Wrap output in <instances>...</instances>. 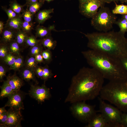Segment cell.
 I'll list each match as a JSON object with an SVG mask.
<instances>
[{"label": "cell", "mask_w": 127, "mask_h": 127, "mask_svg": "<svg viewBox=\"0 0 127 127\" xmlns=\"http://www.w3.org/2000/svg\"><path fill=\"white\" fill-rule=\"evenodd\" d=\"M104 79L94 68L83 67L72 77L65 103L94 99L99 95Z\"/></svg>", "instance_id": "cell-1"}, {"label": "cell", "mask_w": 127, "mask_h": 127, "mask_svg": "<svg viewBox=\"0 0 127 127\" xmlns=\"http://www.w3.org/2000/svg\"><path fill=\"white\" fill-rule=\"evenodd\" d=\"M83 33L88 40L87 47L120 59L127 57V38L119 31Z\"/></svg>", "instance_id": "cell-2"}, {"label": "cell", "mask_w": 127, "mask_h": 127, "mask_svg": "<svg viewBox=\"0 0 127 127\" xmlns=\"http://www.w3.org/2000/svg\"><path fill=\"white\" fill-rule=\"evenodd\" d=\"M82 54L88 64L109 81L127 80V71L120 60L91 49Z\"/></svg>", "instance_id": "cell-3"}, {"label": "cell", "mask_w": 127, "mask_h": 127, "mask_svg": "<svg viewBox=\"0 0 127 127\" xmlns=\"http://www.w3.org/2000/svg\"><path fill=\"white\" fill-rule=\"evenodd\" d=\"M99 95L102 99L127 112V80L110 81L103 86Z\"/></svg>", "instance_id": "cell-4"}, {"label": "cell", "mask_w": 127, "mask_h": 127, "mask_svg": "<svg viewBox=\"0 0 127 127\" xmlns=\"http://www.w3.org/2000/svg\"><path fill=\"white\" fill-rule=\"evenodd\" d=\"M117 17L111 12L109 8L104 5L92 18L91 24L97 30L106 32L111 30L116 21Z\"/></svg>", "instance_id": "cell-5"}, {"label": "cell", "mask_w": 127, "mask_h": 127, "mask_svg": "<svg viewBox=\"0 0 127 127\" xmlns=\"http://www.w3.org/2000/svg\"><path fill=\"white\" fill-rule=\"evenodd\" d=\"M70 110L73 115L83 123H88L97 114L95 105H91L85 101L77 102L72 103Z\"/></svg>", "instance_id": "cell-6"}, {"label": "cell", "mask_w": 127, "mask_h": 127, "mask_svg": "<svg viewBox=\"0 0 127 127\" xmlns=\"http://www.w3.org/2000/svg\"><path fill=\"white\" fill-rule=\"evenodd\" d=\"M98 99L99 109L98 112L102 114L110 127H120L122 111L117 107L106 103L100 97Z\"/></svg>", "instance_id": "cell-7"}, {"label": "cell", "mask_w": 127, "mask_h": 127, "mask_svg": "<svg viewBox=\"0 0 127 127\" xmlns=\"http://www.w3.org/2000/svg\"><path fill=\"white\" fill-rule=\"evenodd\" d=\"M101 0H90L80 4L79 12L88 18H92L97 13L98 8L104 5Z\"/></svg>", "instance_id": "cell-8"}, {"label": "cell", "mask_w": 127, "mask_h": 127, "mask_svg": "<svg viewBox=\"0 0 127 127\" xmlns=\"http://www.w3.org/2000/svg\"><path fill=\"white\" fill-rule=\"evenodd\" d=\"M29 94L38 102L42 103L51 97L50 89L44 84L41 86L31 85Z\"/></svg>", "instance_id": "cell-9"}, {"label": "cell", "mask_w": 127, "mask_h": 127, "mask_svg": "<svg viewBox=\"0 0 127 127\" xmlns=\"http://www.w3.org/2000/svg\"><path fill=\"white\" fill-rule=\"evenodd\" d=\"M20 110L10 108L7 111L8 117L4 127H21V122L22 117Z\"/></svg>", "instance_id": "cell-10"}, {"label": "cell", "mask_w": 127, "mask_h": 127, "mask_svg": "<svg viewBox=\"0 0 127 127\" xmlns=\"http://www.w3.org/2000/svg\"><path fill=\"white\" fill-rule=\"evenodd\" d=\"M20 90L16 91L8 97V101L4 107L21 110L24 109L23 95Z\"/></svg>", "instance_id": "cell-11"}, {"label": "cell", "mask_w": 127, "mask_h": 127, "mask_svg": "<svg viewBox=\"0 0 127 127\" xmlns=\"http://www.w3.org/2000/svg\"><path fill=\"white\" fill-rule=\"evenodd\" d=\"M17 31L4 26L1 34V44L8 45L14 40Z\"/></svg>", "instance_id": "cell-12"}, {"label": "cell", "mask_w": 127, "mask_h": 127, "mask_svg": "<svg viewBox=\"0 0 127 127\" xmlns=\"http://www.w3.org/2000/svg\"><path fill=\"white\" fill-rule=\"evenodd\" d=\"M86 127H110L101 113L96 114L87 123Z\"/></svg>", "instance_id": "cell-13"}, {"label": "cell", "mask_w": 127, "mask_h": 127, "mask_svg": "<svg viewBox=\"0 0 127 127\" xmlns=\"http://www.w3.org/2000/svg\"><path fill=\"white\" fill-rule=\"evenodd\" d=\"M35 30L36 37L41 38L51 36V31L55 30V27L53 25L47 27L39 24L36 27Z\"/></svg>", "instance_id": "cell-14"}, {"label": "cell", "mask_w": 127, "mask_h": 127, "mask_svg": "<svg viewBox=\"0 0 127 127\" xmlns=\"http://www.w3.org/2000/svg\"><path fill=\"white\" fill-rule=\"evenodd\" d=\"M53 8L45 9L38 12L36 16L37 22L39 24H43L52 17L50 14L54 12Z\"/></svg>", "instance_id": "cell-15"}, {"label": "cell", "mask_w": 127, "mask_h": 127, "mask_svg": "<svg viewBox=\"0 0 127 127\" xmlns=\"http://www.w3.org/2000/svg\"><path fill=\"white\" fill-rule=\"evenodd\" d=\"M6 81L12 89L16 91L20 90L23 84L22 80L15 75L8 76L7 78Z\"/></svg>", "instance_id": "cell-16"}, {"label": "cell", "mask_w": 127, "mask_h": 127, "mask_svg": "<svg viewBox=\"0 0 127 127\" xmlns=\"http://www.w3.org/2000/svg\"><path fill=\"white\" fill-rule=\"evenodd\" d=\"M22 17L21 15L14 18L8 19L4 26L16 31L21 29L23 21Z\"/></svg>", "instance_id": "cell-17"}, {"label": "cell", "mask_w": 127, "mask_h": 127, "mask_svg": "<svg viewBox=\"0 0 127 127\" xmlns=\"http://www.w3.org/2000/svg\"><path fill=\"white\" fill-rule=\"evenodd\" d=\"M40 43L49 50L54 49L57 45L56 41L54 40L51 36L41 38L40 40Z\"/></svg>", "instance_id": "cell-18"}, {"label": "cell", "mask_w": 127, "mask_h": 127, "mask_svg": "<svg viewBox=\"0 0 127 127\" xmlns=\"http://www.w3.org/2000/svg\"><path fill=\"white\" fill-rule=\"evenodd\" d=\"M0 88V97L1 98H8L16 91L12 89L6 80L4 82Z\"/></svg>", "instance_id": "cell-19"}, {"label": "cell", "mask_w": 127, "mask_h": 127, "mask_svg": "<svg viewBox=\"0 0 127 127\" xmlns=\"http://www.w3.org/2000/svg\"><path fill=\"white\" fill-rule=\"evenodd\" d=\"M35 75L33 70L26 67L23 70L21 73V75L23 79L27 81L32 80L37 83Z\"/></svg>", "instance_id": "cell-20"}, {"label": "cell", "mask_w": 127, "mask_h": 127, "mask_svg": "<svg viewBox=\"0 0 127 127\" xmlns=\"http://www.w3.org/2000/svg\"><path fill=\"white\" fill-rule=\"evenodd\" d=\"M28 34L21 29L18 30L17 32L15 40L19 45H23L29 36Z\"/></svg>", "instance_id": "cell-21"}, {"label": "cell", "mask_w": 127, "mask_h": 127, "mask_svg": "<svg viewBox=\"0 0 127 127\" xmlns=\"http://www.w3.org/2000/svg\"><path fill=\"white\" fill-rule=\"evenodd\" d=\"M115 7L112 10L114 14H119L122 15L127 14V5L123 4L118 5L115 2Z\"/></svg>", "instance_id": "cell-22"}, {"label": "cell", "mask_w": 127, "mask_h": 127, "mask_svg": "<svg viewBox=\"0 0 127 127\" xmlns=\"http://www.w3.org/2000/svg\"><path fill=\"white\" fill-rule=\"evenodd\" d=\"M44 2L40 0L35 3L29 4L28 5V9L34 15L37 12H38L40 8L44 4Z\"/></svg>", "instance_id": "cell-23"}, {"label": "cell", "mask_w": 127, "mask_h": 127, "mask_svg": "<svg viewBox=\"0 0 127 127\" xmlns=\"http://www.w3.org/2000/svg\"><path fill=\"white\" fill-rule=\"evenodd\" d=\"M10 8L16 13L20 14L24 11L23 8L24 5H21L18 3L16 0L11 1L9 4Z\"/></svg>", "instance_id": "cell-24"}, {"label": "cell", "mask_w": 127, "mask_h": 127, "mask_svg": "<svg viewBox=\"0 0 127 127\" xmlns=\"http://www.w3.org/2000/svg\"><path fill=\"white\" fill-rule=\"evenodd\" d=\"M10 53L19 55L20 52L19 45L15 40L8 44Z\"/></svg>", "instance_id": "cell-25"}, {"label": "cell", "mask_w": 127, "mask_h": 127, "mask_svg": "<svg viewBox=\"0 0 127 127\" xmlns=\"http://www.w3.org/2000/svg\"><path fill=\"white\" fill-rule=\"evenodd\" d=\"M120 28L119 31L122 33L125 34L127 32V20L124 18L122 17L117 21L115 23Z\"/></svg>", "instance_id": "cell-26"}, {"label": "cell", "mask_w": 127, "mask_h": 127, "mask_svg": "<svg viewBox=\"0 0 127 127\" xmlns=\"http://www.w3.org/2000/svg\"><path fill=\"white\" fill-rule=\"evenodd\" d=\"M24 61L23 58L21 56L16 57L14 64L10 66V69L17 70L23 67Z\"/></svg>", "instance_id": "cell-27"}, {"label": "cell", "mask_w": 127, "mask_h": 127, "mask_svg": "<svg viewBox=\"0 0 127 127\" xmlns=\"http://www.w3.org/2000/svg\"><path fill=\"white\" fill-rule=\"evenodd\" d=\"M40 43V40H37L34 36H28L27 38L25 43L28 46L31 47L36 46Z\"/></svg>", "instance_id": "cell-28"}, {"label": "cell", "mask_w": 127, "mask_h": 127, "mask_svg": "<svg viewBox=\"0 0 127 127\" xmlns=\"http://www.w3.org/2000/svg\"><path fill=\"white\" fill-rule=\"evenodd\" d=\"M38 63L34 56L31 57L28 59L26 61V67L34 70L38 66Z\"/></svg>", "instance_id": "cell-29"}, {"label": "cell", "mask_w": 127, "mask_h": 127, "mask_svg": "<svg viewBox=\"0 0 127 127\" xmlns=\"http://www.w3.org/2000/svg\"><path fill=\"white\" fill-rule=\"evenodd\" d=\"M43 46L40 43L37 45L31 47L30 52L31 55L33 56L38 54H41L43 51Z\"/></svg>", "instance_id": "cell-30"}, {"label": "cell", "mask_w": 127, "mask_h": 127, "mask_svg": "<svg viewBox=\"0 0 127 127\" xmlns=\"http://www.w3.org/2000/svg\"><path fill=\"white\" fill-rule=\"evenodd\" d=\"M34 26V24L32 22H29L24 21L22 23L21 29L28 34L33 29Z\"/></svg>", "instance_id": "cell-31"}, {"label": "cell", "mask_w": 127, "mask_h": 127, "mask_svg": "<svg viewBox=\"0 0 127 127\" xmlns=\"http://www.w3.org/2000/svg\"><path fill=\"white\" fill-rule=\"evenodd\" d=\"M1 8L7 14L8 19L14 18L21 15L16 13L10 8H8L5 6H2Z\"/></svg>", "instance_id": "cell-32"}, {"label": "cell", "mask_w": 127, "mask_h": 127, "mask_svg": "<svg viewBox=\"0 0 127 127\" xmlns=\"http://www.w3.org/2000/svg\"><path fill=\"white\" fill-rule=\"evenodd\" d=\"M16 57L12 54L9 53L6 55L3 60L6 64L11 66L14 63Z\"/></svg>", "instance_id": "cell-33"}, {"label": "cell", "mask_w": 127, "mask_h": 127, "mask_svg": "<svg viewBox=\"0 0 127 127\" xmlns=\"http://www.w3.org/2000/svg\"><path fill=\"white\" fill-rule=\"evenodd\" d=\"M43 79L44 83L49 78H51L53 75L51 71L47 65L43 67Z\"/></svg>", "instance_id": "cell-34"}, {"label": "cell", "mask_w": 127, "mask_h": 127, "mask_svg": "<svg viewBox=\"0 0 127 127\" xmlns=\"http://www.w3.org/2000/svg\"><path fill=\"white\" fill-rule=\"evenodd\" d=\"M9 51L8 45L1 44L0 47V57L3 59L8 53Z\"/></svg>", "instance_id": "cell-35"}, {"label": "cell", "mask_w": 127, "mask_h": 127, "mask_svg": "<svg viewBox=\"0 0 127 127\" xmlns=\"http://www.w3.org/2000/svg\"><path fill=\"white\" fill-rule=\"evenodd\" d=\"M21 16L24 21L29 22H32L33 15L32 14L28 9L24 11Z\"/></svg>", "instance_id": "cell-36"}, {"label": "cell", "mask_w": 127, "mask_h": 127, "mask_svg": "<svg viewBox=\"0 0 127 127\" xmlns=\"http://www.w3.org/2000/svg\"><path fill=\"white\" fill-rule=\"evenodd\" d=\"M44 60L48 63L50 62L52 60V55L50 50L47 49L43 50L41 53Z\"/></svg>", "instance_id": "cell-37"}, {"label": "cell", "mask_w": 127, "mask_h": 127, "mask_svg": "<svg viewBox=\"0 0 127 127\" xmlns=\"http://www.w3.org/2000/svg\"><path fill=\"white\" fill-rule=\"evenodd\" d=\"M36 75L39 78L43 79V67L38 66L34 70Z\"/></svg>", "instance_id": "cell-38"}, {"label": "cell", "mask_w": 127, "mask_h": 127, "mask_svg": "<svg viewBox=\"0 0 127 127\" xmlns=\"http://www.w3.org/2000/svg\"><path fill=\"white\" fill-rule=\"evenodd\" d=\"M8 115L7 111L0 115V127H4L7 120Z\"/></svg>", "instance_id": "cell-39"}, {"label": "cell", "mask_w": 127, "mask_h": 127, "mask_svg": "<svg viewBox=\"0 0 127 127\" xmlns=\"http://www.w3.org/2000/svg\"><path fill=\"white\" fill-rule=\"evenodd\" d=\"M120 127H127V112H123L122 114Z\"/></svg>", "instance_id": "cell-40"}, {"label": "cell", "mask_w": 127, "mask_h": 127, "mask_svg": "<svg viewBox=\"0 0 127 127\" xmlns=\"http://www.w3.org/2000/svg\"><path fill=\"white\" fill-rule=\"evenodd\" d=\"M6 71L4 67L2 65L0 66V80L1 82L3 81V78L6 75Z\"/></svg>", "instance_id": "cell-41"}, {"label": "cell", "mask_w": 127, "mask_h": 127, "mask_svg": "<svg viewBox=\"0 0 127 127\" xmlns=\"http://www.w3.org/2000/svg\"><path fill=\"white\" fill-rule=\"evenodd\" d=\"M36 60L38 63H43L44 62V59L41 54H38L34 56Z\"/></svg>", "instance_id": "cell-42"}, {"label": "cell", "mask_w": 127, "mask_h": 127, "mask_svg": "<svg viewBox=\"0 0 127 127\" xmlns=\"http://www.w3.org/2000/svg\"><path fill=\"white\" fill-rule=\"evenodd\" d=\"M121 62L127 71V57H125L120 59Z\"/></svg>", "instance_id": "cell-43"}, {"label": "cell", "mask_w": 127, "mask_h": 127, "mask_svg": "<svg viewBox=\"0 0 127 127\" xmlns=\"http://www.w3.org/2000/svg\"><path fill=\"white\" fill-rule=\"evenodd\" d=\"M4 22L1 21H0V34H1L4 29Z\"/></svg>", "instance_id": "cell-44"}, {"label": "cell", "mask_w": 127, "mask_h": 127, "mask_svg": "<svg viewBox=\"0 0 127 127\" xmlns=\"http://www.w3.org/2000/svg\"><path fill=\"white\" fill-rule=\"evenodd\" d=\"M39 0H26V2L25 5H28L38 1Z\"/></svg>", "instance_id": "cell-45"}, {"label": "cell", "mask_w": 127, "mask_h": 127, "mask_svg": "<svg viewBox=\"0 0 127 127\" xmlns=\"http://www.w3.org/2000/svg\"><path fill=\"white\" fill-rule=\"evenodd\" d=\"M7 111L5 109V107L0 108V115Z\"/></svg>", "instance_id": "cell-46"}, {"label": "cell", "mask_w": 127, "mask_h": 127, "mask_svg": "<svg viewBox=\"0 0 127 127\" xmlns=\"http://www.w3.org/2000/svg\"><path fill=\"white\" fill-rule=\"evenodd\" d=\"M118 1V0H104V3H110L112 2H117Z\"/></svg>", "instance_id": "cell-47"}, {"label": "cell", "mask_w": 127, "mask_h": 127, "mask_svg": "<svg viewBox=\"0 0 127 127\" xmlns=\"http://www.w3.org/2000/svg\"><path fill=\"white\" fill-rule=\"evenodd\" d=\"M90 0H79L80 4H81Z\"/></svg>", "instance_id": "cell-48"}, {"label": "cell", "mask_w": 127, "mask_h": 127, "mask_svg": "<svg viewBox=\"0 0 127 127\" xmlns=\"http://www.w3.org/2000/svg\"><path fill=\"white\" fill-rule=\"evenodd\" d=\"M122 17L124 18L127 20V14L122 15Z\"/></svg>", "instance_id": "cell-49"}, {"label": "cell", "mask_w": 127, "mask_h": 127, "mask_svg": "<svg viewBox=\"0 0 127 127\" xmlns=\"http://www.w3.org/2000/svg\"><path fill=\"white\" fill-rule=\"evenodd\" d=\"M127 0H118V1H119L121 3H126Z\"/></svg>", "instance_id": "cell-50"}, {"label": "cell", "mask_w": 127, "mask_h": 127, "mask_svg": "<svg viewBox=\"0 0 127 127\" xmlns=\"http://www.w3.org/2000/svg\"><path fill=\"white\" fill-rule=\"evenodd\" d=\"M44 2L45 1H46L47 2H50L53 0H40Z\"/></svg>", "instance_id": "cell-51"}, {"label": "cell", "mask_w": 127, "mask_h": 127, "mask_svg": "<svg viewBox=\"0 0 127 127\" xmlns=\"http://www.w3.org/2000/svg\"><path fill=\"white\" fill-rule=\"evenodd\" d=\"M101 0L102 1H103V2H104V0Z\"/></svg>", "instance_id": "cell-52"}, {"label": "cell", "mask_w": 127, "mask_h": 127, "mask_svg": "<svg viewBox=\"0 0 127 127\" xmlns=\"http://www.w3.org/2000/svg\"><path fill=\"white\" fill-rule=\"evenodd\" d=\"M126 3H127V0H126Z\"/></svg>", "instance_id": "cell-53"}]
</instances>
